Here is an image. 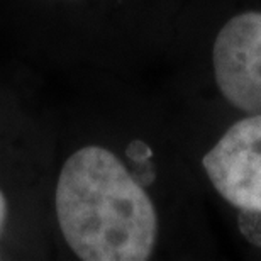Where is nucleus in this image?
I'll return each mask as SVG.
<instances>
[{
	"mask_svg": "<svg viewBox=\"0 0 261 261\" xmlns=\"http://www.w3.org/2000/svg\"><path fill=\"white\" fill-rule=\"evenodd\" d=\"M65 241L85 261H146L158 239L153 200L112 151L85 146L61 168L55 194Z\"/></svg>",
	"mask_w": 261,
	"mask_h": 261,
	"instance_id": "obj_1",
	"label": "nucleus"
},
{
	"mask_svg": "<svg viewBox=\"0 0 261 261\" xmlns=\"http://www.w3.org/2000/svg\"><path fill=\"white\" fill-rule=\"evenodd\" d=\"M212 187L227 203L261 214V114L234 122L202 160Z\"/></svg>",
	"mask_w": 261,
	"mask_h": 261,
	"instance_id": "obj_2",
	"label": "nucleus"
},
{
	"mask_svg": "<svg viewBox=\"0 0 261 261\" xmlns=\"http://www.w3.org/2000/svg\"><path fill=\"white\" fill-rule=\"evenodd\" d=\"M212 68L229 106L261 114V12H241L222 25L214 41Z\"/></svg>",
	"mask_w": 261,
	"mask_h": 261,
	"instance_id": "obj_3",
	"label": "nucleus"
},
{
	"mask_svg": "<svg viewBox=\"0 0 261 261\" xmlns=\"http://www.w3.org/2000/svg\"><path fill=\"white\" fill-rule=\"evenodd\" d=\"M5 217H7V202H5L4 194L0 192V234H2V231H4Z\"/></svg>",
	"mask_w": 261,
	"mask_h": 261,
	"instance_id": "obj_4",
	"label": "nucleus"
}]
</instances>
